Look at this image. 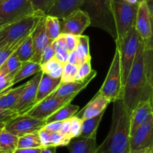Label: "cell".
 Segmentation results:
<instances>
[{
  "mask_svg": "<svg viewBox=\"0 0 153 153\" xmlns=\"http://www.w3.org/2000/svg\"><path fill=\"white\" fill-rule=\"evenodd\" d=\"M56 0H31L32 8L35 12L47 15Z\"/></svg>",
  "mask_w": 153,
  "mask_h": 153,
  "instance_id": "836d02e7",
  "label": "cell"
},
{
  "mask_svg": "<svg viewBox=\"0 0 153 153\" xmlns=\"http://www.w3.org/2000/svg\"><path fill=\"white\" fill-rule=\"evenodd\" d=\"M56 54L55 50L53 49L52 46V43L50 44L49 45L46 47V48L44 49L43 52H42V57H41V62L40 65H44L45 63L48 62V61L51 60L52 59L54 58Z\"/></svg>",
  "mask_w": 153,
  "mask_h": 153,
  "instance_id": "60d3db41",
  "label": "cell"
},
{
  "mask_svg": "<svg viewBox=\"0 0 153 153\" xmlns=\"http://www.w3.org/2000/svg\"><path fill=\"white\" fill-rule=\"evenodd\" d=\"M84 0H56L47 15L64 19L80 8Z\"/></svg>",
  "mask_w": 153,
  "mask_h": 153,
  "instance_id": "ffe728a7",
  "label": "cell"
},
{
  "mask_svg": "<svg viewBox=\"0 0 153 153\" xmlns=\"http://www.w3.org/2000/svg\"><path fill=\"white\" fill-rule=\"evenodd\" d=\"M143 51L144 44L142 42L123 88V100L131 112L140 101L150 100L152 92L145 74Z\"/></svg>",
  "mask_w": 153,
  "mask_h": 153,
  "instance_id": "7a4b0ae2",
  "label": "cell"
},
{
  "mask_svg": "<svg viewBox=\"0 0 153 153\" xmlns=\"http://www.w3.org/2000/svg\"><path fill=\"white\" fill-rule=\"evenodd\" d=\"M131 113L123 98L113 101L110 131L97 148V153H130Z\"/></svg>",
  "mask_w": 153,
  "mask_h": 153,
  "instance_id": "6da1fadb",
  "label": "cell"
},
{
  "mask_svg": "<svg viewBox=\"0 0 153 153\" xmlns=\"http://www.w3.org/2000/svg\"><path fill=\"white\" fill-rule=\"evenodd\" d=\"M82 123L83 120L75 116L71 118V133L72 138L78 137L80 136Z\"/></svg>",
  "mask_w": 153,
  "mask_h": 153,
  "instance_id": "f35d334b",
  "label": "cell"
},
{
  "mask_svg": "<svg viewBox=\"0 0 153 153\" xmlns=\"http://www.w3.org/2000/svg\"><path fill=\"white\" fill-rule=\"evenodd\" d=\"M149 11L150 13L151 17H153V0H146Z\"/></svg>",
  "mask_w": 153,
  "mask_h": 153,
  "instance_id": "db71d44e",
  "label": "cell"
},
{
  "mask_svg": "<svg viewBox=\"0 0 153 153\" xmlns=\"http://www.w3.org/2000/svg\"><path fill=\"white\" fill-rule=\"evenodd\" d=\"M65 40L68 52L70 53L71 51H75L77 43H78V36L70 35V34H65Z\"/></svg>",
  "mask_w": 153,
  "mask_h": 153,
  "instance_id": "f6af8a7d",
  "label": "cell"
},
{
  "mask_svg": "<svg viewBox=\"0 0 153 153\" xmlns=\"http://www.w3.org/2000/svg\"><path fill=\"white\" fill-rule=\"evenodd\" d=\"M52 46L53 49L55 50V51H59V50H67L68 51L65 34H61L56 40H54L52 42Z\"/></svg>",
  "mask_w": 153,
  "mask_h": 153,
  "instance_id": "ee69618b",
  "label": "cell"
},
{
  "mask_svg": "<svg viewBox=\"0 0 153 153\" xmlns=\"http://www.w3.org/2000/svg\"><path fill=\"white\" fill-rule=\"evenodd\" d=\"M16 73L4 74L0 71V95L3 94L14 85V78Z\"/></svg>",
  "mask_w": 153,
  "mask_h": 153,
  "instance_id": "d590c367",
  "label": "cell"
},
{
  "mask_svg": "<svg viewBox=\"0 0 153 153\" xmlns=\"http://www.w3.org/2000/svg\"><path fill=\"white\" fill-rule=\"evenodd\" d=\"M124 1L130 5H136L139 2V0H124Z\"/></svg>",
  "mask_w": 153,
  "mask_h": 153,
  "instance_id": "9f6ffc18",
  "label": "cell"
},
{
  "mask_svg": "<svg viewBox=\"0 0 153 153\" xmlns=\"http://www.w3.org/2000/svg\"><path fill=\"white\" fill-rule=\"evenodd\" d=\"M26 86V83L14 89L11 88L3 94L0 95V107L3 110H13Z\"/></svg>",
  "mask_w": 153,
  "mask_h": 153,
  "instance_id": "7402d4cb",
  "label": "cell"
},
{
  "mask_svg": "<svg viewBox=\"0 0 153 153\" xmlns=\"http://www.w3.org/2000/svg\"><path fill=\"white\" fill-rule=\"evenodd\" d=\"M68 62L71 63V64L77 65H78V62H77V57H76L75 51H71V52L69 53L68 59Z\"/></svg>",
  "mask_w": 153,
  "mask_h": 153,
  "instance_id": "f907efd6",
  "label": "cell"
},
{
  "mask_svg": "<svg viewBox=\"0 0 153 153\" xmlns=\"http://www.w3.org/2000/svg\"><path fill=\"white\" fill-rule=\"evenodd\" d=\"M60 83H61V78H53L48 74L42 72V78L38 84L35 104L53 93L59 87Z\"/></svg>",
  "mask_w": 153,
  "mask_h": 153,
  "instance_id": "44dd1931",
  "label": "cell"
},
{
  "mask_svg": "<svg viewBox=\"0 0 153 153\" xmlns=\"http://www.w3.org/2000/svg\"><path fill=\"white\" fill-rule=\"evenodd\" d=\"M79 67L77 65L65 63L63 67L62 74L61 76V83H70L75 80V76L78 72Z\"/></svg>",
  "mask_w": 153,
  "mask_h": 153,
  "instance_id": "d6a6232c",
  "label": "cell"
},
{
  "mask_svg": "<svg viewBox=\"0 0 153 153\" xmlns=\"http://www.w3.org/2000/svg\"><path fill=\"white\" fill-rule=\"evenodd\" d=\"M74 98V97H57L51 94L33 106L25 114L38 120H46L60 108L70 104Z\"/></svg>",
  "mask_w": 153,
  "mask_h": 153,
  "instance_id": "9c48e42d",
  "label": "cell"
},
{
  "mask_svg": "<svg viewBox=\"0 0 153 153\" xmlns=\"http://www.w3.org/2000/svg\"><path fill=\"white\" fill-rule=\"evenodd\" d=\"M19 137L2 129L0 132V153H13L17 149Z\"/></svg>",
  "mask_w": 153,
  "mask_h": 153,
  "instance_id": "cb8c5ba5",
  "label": "cell"
},
{
  "mask_svg": "<svg viewBox=\"0 0 153 153\" xmlns=\"http://www.w3.org/2000/svg\"><path fill=\"white\" fill-rule=\"evenodd\" d=\"M63 66H64V65L62 63L59 62L55 58H53L51 60H50V61H48V62L45 63L44 65H42L41 68H42V71L43 73H46L48 74L51 72L54 71L56 69L63 67Z\"/></svg>",
  "mask_w": 153,
  "mask_h": 153,
  "instance_id": "ab89813d",
  "label": "cell"
},
{
  "mask_svg": "<svg viewBox=\"0 0 153 153\" xmlns=\"http://www.w3.org/2000/svg\"><path fill=\"white\" fill-rule=\"evenodd\" d=\"M62 34L80 36L83 35L86 29L90 26V19L85 11L77 9L60 20Z\"/></svg>",
  "mask_w": 153,
  "mask_h": 153,
  "instance_id": "8fae6325",
  "label": "cell"
},
{
  "mask_svg": "<svg viewBox=\"0 0 153 153\" xmlns=\"http://www.w3.org/2000/svg\"><path fill=\"white\" fill-rule=\"evenodd\" d=\"M150 102H151L152 107V110H153V93L152 94L151 97H150Z\"/></svg>",
  "mask_w": 153,
  "mask_h": 153,
  "instance_id": "6f0895ef",
  "label": "cell"
},
{
  "mask_svg": "<svg viewBox=\"0 0 153 153\" xmlns=\"http://www.w3.org/2000/svg\"><path fill=\"white\" fill-rule=\"evenodd\" d=\"M34 13L31 0H5L0 3V29Z\"/></svg>",
  "mask_w": 153,
  "mask_h": 153,
  "instance_id": "52a82bcc",
  "label": "cell"
},
{
  "mask_svg": "<svg viewBox=\"0 0 153 153\" xmlns=\"http://www.w3.org/2000/svg\"><path fill=\"white\" fill-rule=\"evenodd\" d=\"M4 1H5V0H0V3H2V2H3Z\"/></svg>",
  "mask_w": 153,
  "mask_h": 153,
  "instance_id": "94428289",
  "label": "cell"
},
{
  "mask_svg": "<svg viewBox=\"0 0 153 153\" xmlns=\"http://www.w3.org/2000/svg\"><path fill=\"white\" fill-rule=\"evenodd\" d=\"M153 146V113L130 137L131 150H139Z\"/></svg>",
  "mask_w": 153,
  "mask_h": 153,
  "instance_id": "4fadbf2b",
  "label": "cell"
},
{
  "mask_svg": "<svg viewBox=\"0 0 153 153\" xmlns=\"http://www.w3.org/2000/svg\"><path fill=\"white\" fill-rule=\"evenodd\" d=\"M45 31L51 40H56L62 34L60 20L57 17L46 15L45 17Z\"/></svg>",
  "mask_w": 153,
  "mask_h": 153,
  "instance_id": "f546056e",
  "label": "cell"
},
{
  "mask_svg": "<svg viewBox=\"0 0 153 153\" xmlns=\"http://www.w3.org/2000/svg\"><path fill=\"white\" fill-rule=\"evenodd\" d=\"M42 71L38 72L31 80L26 82V87L13 109V110L18 115L25 114L33 106H35L38 84L42 78Z\"/></svg>",
  "mask_w": 153,
  "mask_h": 153,
  "instance_id": "7c38bea8",
  "label": "cell"
},
{
  "mask_svg": "<svg viewBox=\"0 0 153 153\" xmlns=\"http://www.w3.org/2000/svg\"><path fill=\"white\" fill-rule=\"evenodd\" d=\"M97 134L89 137H78L71 139L67 145L70 153H97Z\"/></svg>",
  "mask_w": 153,
  "mask_h": 153,
  "instance_id": "d6986e66",
  "label": "cell"
},
{
  "mask_svg": "<svg viewBox=\"0 0 153 153\" xmlns=\"http://www.w3.org/2000/svg\"><path fill=\"white\" fill-rule=\"evenodd\" d=\"M115 0H84L80 9L90 19V26L107 32L117 41V31L114 15Z\"/></svg>",
  "mask_w": 153,
  "mask_h": 153,
  "instance_id": "3957f363",
  "label": "cell"
},
{
  "mask_svg": "<svg viewBox=\"0 0 153 153\" xmlns=\"http://www.w3.org/2000/svg\"><path fill=\"white\" fill-rule=\"evenodd\" d=\"M92 65H91V58L88 59L82 65H80L79 67V70L76 76H75V80H84L86 77H87L90 73L92 72Z\"/></svg>",
  "mask_w": 153,
  "mask_h": 153,
  "instance_id": "74e56055",
  "label": "cell"
},
{
  "mask_svg": "<svg viewBox=\"0 0 153 153\" xmlns=\"http://www.w3.org/2000/svg\"><path fill=\"white\" fill-rule=\"evenodd\" d=\"M70 140V138L67 137L60 132H51V143L52 146H67Z\"/></svg>",
  "mask_w": 153,
  "mask_h": 153,
  "instance_id": "8d00e7d4",
  "label": "cell"
},
{
  "mask_svg": "<svg viewBox=\"0 0 153 153\" xmlns=\"http://www.w3.org/2000/svg\"><path fill=\"white\" fill-rule=\"evenodd\" d=\"M42 153H56V147L48 146L42 148Z\"/></svg>",
  "mask_w": 153,
  "mask_h": 153,
  "instance_id": "f5cc1de1",
  "label": "cell"
},
{
  "mask_svg": "<svg viewBox=\"0 0 153 153\" xmlns=\"http://www.w3.org/2000/svg\"><path fill=\"white\" fill-rule=\"evenodd\" d=\"M62 126V122H53L48 123L43 128L51 132H60Z\"/></svg>",
  "mask_w": 153,
  "mask_h": 153,
  "instance_id": "c3c4849f",
  "label": "cell"
},
{
  "mask_svg": "<svg viewBox=\"0 0 153 153\" xmlns=\"http://www.w3.org/2000/svg\"><path fill=\"white\" fill-rule=\"evenodd\" d=\"M46 124V120H38L26 114L17 115L5 123L4 129L20 137L27 134L40 131Z\"/></svg>",
  "mask_w": 153,
  "mask_h": 153,
  "instance_id": "30bf717a",
  "label": "cell"
},
{
  "mask_svg": "<svg viewBox=\"0 0 153 153\" xmlns=\"http://www.w3.org/2000/svg\"><path fill=\"white\" fill-rule=\"evenodd\" d=\"M104 112H103V113L98 115L96 117L83 120L81 133H80V137H89L92 136L94 134H97V131H98L100 123H101V120H102V117L104 116Z\"/></svg>",
  "mask_w": 153,
  "mask_h": 153,
  "instance_id": "4316f807",
  "label": "cell"
},
{
  "mask_svg": "<svg viewBox=\"0 0 153 153\" xmlns=\"http://www.w3.org/2000/svg\"><path fill=\"white\" fill-rule=\"evenodd\" d=\"M151 153H153V146L151 148Z\"/></svg>",
  "mask_w": 153,
  "mask_h": 153,
  "instance_id": "91938a15",
  "label": "cell"
},
{
  "mask_svg": "<svg viewBox=\"0 0 153 153\" xmlns=\"http://www.w3.org/2000/svg\"><path fill=\"white\" fill-rule=\"evenodd\" d=\"M68 55L69 52L67 50H59V51H56V54L54 58H55L57 61H59V62L65 65V63L68 62Z\"/></svg>",
  "mask_w": 153,
  "mask_h": 153,
  "instance_id": "bcb514c9",
  "label": "cell"
},
{
  "mask_svg": "<svg viewBox=\"0 0 153 153\" xmlns=\"http://www.w3.org/2000/svg\"><path fill=\"white\" fill-rule=\"evenodd\" d=\"M24 41H23V42H24ZM23 42H20V43L17 44H14V45H7V46L4 47V48L0 49V68L2 67V65L8 60V59L9 58L13 53H14L16 52L17 48H19V46H20Z\"/></svg>",
  "mask_w": 153,
  "mask_h": 153,
  "instance_id": "e575fe53",
  "label": "cell"
},
{
  "mask_svg": "<svg viewBox=\"0 0 153 153\" xmlns=\"http://www.w3.org/2000/svg\"><path fill=\"white\" fill-rule=\"evenodd\" d=\"M17 115L18 114L15 113L14 110H3L0 107V124L8 123L11 119L17 117Z\"/></svg>",
  "mask_w": 153,
  "mask_h": 153,
  "instance_id": "7bdbcfd3",
  "label": "cell"
},
{
  "mask_svg": "<svg viewBox=\"0 0 153 153\" xmlns=\"http://www.w3.org/2000/svg\"><path fill=\"white\" fill-rule=\"evenodd\" d=\"M78 65L83 64L88 59L91 58L89 53V38L86 35L78 36V43L75 49Z\"/></svg>",
  "mask_w": 153,
  "mask_h": 153,
  "instance_id": "484cf974",
  "label": "cell"
},
{
  "mask_svg": "<svg viewBox=\"0 0 153 153\" xmlns=\"http://www.w3.org/2000/svg\"><path fill=\"white\" fill-rule=\"evenodd\" d=\"M141 42L142 40L137 32L135 26H133L123 39L120 48H117L120 51V56H121L122 80H123V88L126 83L128 76L135 59Z\"/></svg>",
  "mask_w": 153,
  "mask_h": 153,
  "instance_id": "ba28073f",
  "label": "cell"
},
{
  "mask_svg": "<svg viewBox=\"0 0 153 153\" xmlns=\"http://www.w3.org/2000/svg\"><path fill=\"white\" fill-rule=\"evenodd\" d=\"M152 113L153 110L150 100L142 101L137 105L131 113L130 137L148 120Z\"/></svg>",
  "mask_w": 153,
  "mask_h": 153,
  "instance_id": "ac0fdd59",
  "label": "cell"
},
{
  "mask_svg": "<svg viewBox=\"0 0 153 153\" xmlns=\"http://www.w3.org/2000/svg\"><path fill=\"white\" fill-rule=\"evenodd\" d=\"M134 26L142 42H146L151 37L152 23L151 15L146 0H139L138 2Z\"/></svg>",
  "mask_w": 153,
  "mask_h": 153,
  "instance_id": "5bb4252c",
  "label": "cell"
},
{
  "mask_svg": "<svg viewBox=\"0 0 153 153\" xmlns=\"http://www.w3.org/2000/svg\"><path fill=\"white\" fill-rule=\"evenodd\" d=\"M96 74V71L92 70L90 74L87 77H86L84 80H74V81L70 82V83H60L56 90L52 94L57 97H62V98L74 97V98H75L95 78Z\"/></svg>",
  "mask_w": 153,
  "mask_h": 153,
  "instance_id": "e0dca14e",
  "label": "cell"
},
{
  "mask_svg": "<svg viewBox=\"0 0 153 153\" xmlns=\"http://www.w3.org/2000/svg\"><path fill=\"white\" fill-rule=\"evenodd\" d=\"M80 110V107L77 105H74L70 104L64 106L59 110H57L56 113L51 115L46 120V123H51L53 122H63L66 120L71 119L74 117Z\"/></svg>",
  "mask_w": 153,
  "mask_h": 153,
  "instance_id": "d4e9b609",
  "label": "cell"
},
{
  "mask_svg": "<svg viewBox=\"0 0 153 153\" xmlns=\"http://www.w3.org/2000/svg\"><path fill=\"white\" fill-rule=\"evenodd\" d=\"M5 123H1V124H0V132L2 131V129L4 128V127H5Z\"/></svg>",
  "mask_w": 153,
  "mask_h": 153,
  "instance_id": "680465c9",
  "label": "cell"
},
{
  "mask_svg": "<svg viewBox=\"0 0 153 153\" xmlns=\"http://www.w3.org/2000/svg\"><path fill=\"white\" fill-rule=\"evenodd\" d=\"M143 62L145 74L149 86L153 93V48H146L144 46Z\"/></svg>",
  "mask_w": 153,
  "mask_h": 153,
  "instance_id": "f1b7e54d",
  "label": "cell"
},
{
  "mask_svg": "<svg viewBox=\"0 0 153 153\" xmlns=\"http://www.w3.org/2000/svg\"><path fill=\"white\" fill-rule=\"evenodd\" d=\"M44 14L35 12L18 21L0 29V49L26 40L32 35Z\"/></svg>",
  "mask_w": 153,
  "mask_h": 153,
  "instance_id": "277c9868",
  "label": "cell"
},
{
  "mask_svg": "<svg viewBox=\"0 0 153 153\" xmlns=\"http://www.w3.org/2000/svg\"><path fill=\"white\" fill-rule=\"evenodd\" d=\"M42 71V68L39 63L32 61H28L23 62L22 65L16 73L14 78V85L19 83L21 80L27 78L29 76L35 75L38 72Z\"/></svg>",
  "mask_w": 153,
  "mask_h": 153,
  "instance_id": "603a6c76",
  "label": "cell"
},
{
  "mask_svg": "<svg viewBox=\"0 0 153 153\" xmlns=\"http://www.w3.org/2000/svg\"><path fill=\"white\" fill-rule=\"evenodd\" d=\"M17 58L21 62L31 61L34 55V47L32 35H29L26 40L19 46L15 52Z\"/></svg>",
  "mask_w": 153,
  "mask_h": 153,
  "instance_id": "83f0119b",
  "label": "cell"
},
{
  "mask_svg": "<svg viewBox=\"0 0 153 153\" xmlns=\"http://www.w3.org/2000/svg\"><path fill=\"white\" fill-rule=\"evenodd\" d=\"M51 132L45 128H42L40 131H38V135H39L42 147L52 146L51 143Z\"/></svg>",
  "mask_w": 153,
  "mask_h": 153,
  "instance_id": "b9f144b4",
  "label": "cell"
},
{
  "mask_svg": "<svg viewBox=\"0 0 153 153\" xmlns=\"http://www.w3.org/2000/svg\"><path fill=\"white\" fill-rule=\"evenodd\" d=\"M110 103L111 101L104 97L98 91L96 95L93 97V98L80 112H77L74 116L81 119L82 120L92 118L101 114L103 112H105L106 109Z\"/></svg>",
  "mask_w": 153,
  "mask_h": 153,
  "instance_id": "2e32d148",
  "label": "cell"
},
{
  "mask_svg": "<svg viewBox=\"0 0 153 153\" xmlns=\"http://www.w3.org/2000/svg\"><path fill=\"white\" fill-rule=\"evenodd\" d=\"M23 62L20 61L17 58L16 53H13L6 62L0 68V71L4 74H10L17 73V71L22 65Z\"/></svg>",
  "mask_w": 153,
  "mask_h": 153,
  "instance_id": "1f68e13d",
  "label": "cell"
},
{
  "mask_svg": "<svg viewBox=\"0 0 153 153\" xmlns=\"http://www.w3.org/2000/svg\"><path fill=\"white\" fill-rule=\"evenodd\" d=\"M99 92L111 102L119 98H123L121 56L120 51L117 48H116L113 61Z\"/></svg>",
  "mask_w": 153,
  "mask_h": 153,
  "instance_id": "5b68a950",
  "label": "cell"
},
{
  "mask_svg": "<svg viewBox=\"0 0 153 153\" xmlns=\"http://www.w3.org/2000/svg\"><path fill=\"white\" fill-rule=\"evenodd\" d=\"M151 23H152V33H151V37L146 42H145L144 44V46L146 48H153V17H151Z\"/></svg>",
  "mask_w": 153,
  "mask_h": 153,
  "instance_id": "816d5d0a",
  "label": "cell"
},
{
  "mask_svg": "<svg viewBox=\"0 0 153 153\" xmlns=\"http://www.w3.org/2000/svg\"><path fill=\"white\" fill-rule=\"evenodd\" d=\"M130 153H151V148L139 150H131Z\"/></svg>",
  "mask_w": 153,
  "mask_h": 153,
  "instance_id": "11a10c76",
  "label": "cell"
},
{
  "mask_svg": "<svg viewBox=\"0 0 153 153\" xmlns=\"http://www.w3.org/2000/svg\"><path fill=\"white\" fill-rule=\"evenodd\" d=\"M42 148H29V149H17L13 153H42Z\"/></svg>",
  "mask_w": 153,
  "mask_h": 153,
  "instance_id": "681fc988",
  "label": "cell"
},
{
  "mask_svg": "<svg viewBox=\"0 0 153 153\" xmlns=\"http://www.w3.org/2000/svg\"><path fill=\"white\" fill-rule=\"evenodd\" d=\"M42 147L38 131L27 134L20 137L17 144V149L40 148Z\"/></svg>",
  "mask_w": 153,
  "mask_h": 153,
  "instance_id": "4dcf8cb0",
  "label": "cell"
},
{
  "mask_svg": "<svg viewBox=\"0 0 153 153\" xmlns=\"http://www.w3.org/2000/svg\"><path fill=\"white\" fill-rule=\"evenodd\" d=\"M137 4L130 5L124 0L114 1V15L117 31V48H120L128 32L135 25Z\"/></svg>",
  "mask_w": 153,
  "mask_h": 153,
  "instance_id": "8992f818",
  "label": "cell"
},
{
  "mask_svg": "<svg viewBox=\"0 0 153 153\" xmlns=\"http://www.w3.org/2000/svg\"><path fill=\"white\" fill-rule=\"evenodd\" d=\"M45 17L43 16L37 24L35 30L32 33V42L34 47V55L31 61L35 62H41V57L44 49L53 41L51 40L48 37L45 31Z\"/></svg>",
  "mask_w": 153,
  "mask_h": 153,
  "instance_id": "9a60e30c",
  "label": "cell"
},
{
  "mask_svg": "<svg viewBox=\"0 0 153 153\" xmlns=\"http://www.w3.org/2000/svg\"><path fill=\"white\" fill-rule=\"evenodd\" d=\"M60 133H62L67 137L70 138L71 140L73 139L71 136V119H68V120H66L62 122V126Z\"/></svg>",
  "mask_w": 153,
  "mask_h": 153,
  "instance_id": "7dc6e473",
  "label": "cell"
}]
</instances>
